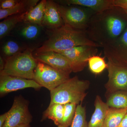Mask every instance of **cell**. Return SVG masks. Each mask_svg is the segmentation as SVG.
Wrapping results in <instances>:
<instances>
[{"instance_id": "obj_26", "label": "cell", "mask_w": 127, "mask_h": 127, "mask_svg": "<svg viewBox=\"0 0 127 127\" xmlns=\"http://www.w3.org/2000/svg\"><path fill=\"white\" fill-rule=\"evenodd\" d=\"M19 0H0V9H10L15 6Z\"/></svg>"}, {"instance_id": "obj_29", "label": "cell", "mask_w": 127, "mask_h": 127, "mask_svg": "<svg viewBox=\"0 0 127 127\" xmlns=\"http://www.w3.org/2000/svg\"><path fill=\"white\" fill-rule=\"evenodd\" d=\"M118 127H127V113L124 116Z\"/></svg>"}, {"instance_id": "obj_2", "label": "cell", "mask_w": 127, "mask_h": 127, "mask_svg": "<svg viewBox=\"0 0 127 127\" xmlns=\"http://www.w3.org/2000/svg\"><path fill=\"white\" fill-rule=\"evenodd\" d=\"M81 46L102 47L91 40L86 31L78 30L64 24L52 30L49 38L37 49L36 52L52 51L59 53Z\"/></svg>"}, {"instance_id": "obj_22", "label": "cell", "mask_w": 127, "mask_h": 127, "mask_svg": "<svg viewBox=\"0 0 127 127\" xmlns=\"http://www.w3.org/2000/svg\"><path fill=\"white\" fill-rule=\"evenodd\" d=\"M77 105L72 103L64 104L63 118L61 124L58 127H69L70 126L75 117Z\"/></svg>"}, {"instance_id": "obj_3", "label": "cell", "mask_w": 127, "mask_h": 127, "mask_svg": "<svg viewBox=\"0 0 127 127\" xmlns=\"http://www.w3.org/2000/svg\"><path fill=\"white\" fill-rule=\"evenodd\" d=\"M90 84L89 81L81 80L77 76L70 78L50 91V104L55 103L80 104L86 96V91Z\"/></svg>"}, {"instance_id": "obj_17", "label": "cell", "mask_w": 127, "mask_h": 127, "mask_svg": "<svg viewBox=\"0 0 127 127\" xmlns=\"http://www.w3.org/2000/svg\"><path fill=\"white\" fill-rule=\"evenodd\" d=\"M64 109V104L56 103L49 104L47 108L43 112L41 120L50 119L58 127L62 120Z\"/></svg>"}, {"instance_id": "obj_20", "label": "cell", "mask_w": 127, "mask_h": 127, "mask_svg": "<svg viewBox=\"0 0 127 127\" xmlns=\"http://www.w3.org/2000/svg\"><path fill=\"white\" fill-rule=\"evenodd\" d=\"M106 103L109 107L127 109V91H117L109 94Z\"/></svg>"}, {"instance_id": "obj_32", "label": "cell", "mask_w": 127, "mask_h": 127, "mask_svg": "<svg viewBox=\"0 0 127 127\" xmlns=\"http://www.w3.org/2000/svg\"><path fill=\"white\" fill-rule=\"evenodd\" d=\"M125 11L127 12V7H125V8H122Z\"/></svg>"}, {"instance_id": "obj_13", "label": "cell", "mask_w": 127, "mask_h": 127, "mask_svg": "<svg viewBox=\"0 0 127 127\" xmlns=\"http://www.w3.org/2000/svg\"><path fill=\"white\" fill-rule=\"evenodd\" d=\"M66 5H76L89 8L96 13H100L114 7L113 0H65L60 1Z\"/></svg>"}, {"instance_id": "obj_16", "label": "cell", "mask_w": 127, "mask_h": 127, "mask_svg": "<svg viewBox=\"0 0 127 127\" xmlns=\"http://www.w3.org/2000/svg\"><path fill=\"white\" fill-rule=\"evenodd\" d=\"M46 2V0H42L32 9L25 17L23 21L24 23L43 26L42 22Z\"/></svg>"}, {"instance_id": "obj_21", "label": "cell", "mask_w": 127, "mask_h": 127, "mask_svg": "<svg viewBox=\"0 0 127 127\" xmlns=\"http://www.w3.org/2000/svg\"><path fill=\"white\" fill-rule=\"evenodd\" d=\"M88 64L90 71L95 74H100L107 67L104 58L96 55L89 58Z\"/></svg>"}, {"instance_id": "obj_28", "label": "cell", "mask_w": 127, "mask_h": 127, "mask_svg": "<svg viewBox=\"0 0 127 127\" xmlns=\"http://www.w3.org/2000/svg\"><path fill=\"white\" fill-rule=\"evenodd\" d=\"M7 116H8V112L1 114L0 116V127H3L4 124L5 123L7 119Z\"/></svg>"}, {"instance_id": "obj_31", "label": "cell", "mask_w": 127, "mask_h": 127, "mask_svg": "<svg viewBox=\"0 0 127 127\" xmlns=\"http://www.w3.org/2000/svg\"><path fill=\"white\" fill-rule=\"evenodd\" d=\"M17 127H31V125L30 124H24V125H20Z\"/></svg>"}, {"instance_id": "obj_33", "label": "cell", "mask_w": 127, "mask_h": 127, "mask_svg": "<svg viewBox=\"0 0 127 127\" xmlns=\"http://www.w3.org/2000/svg\"><path fill=\"white\" fill-rule=\"evenodd\" d=\"M125 13H126V14H127V12L125 11Z\"/></svg>"}, {"instance_id": "obj_9", "label": "cell", "mask_w": 127, "mask_h": 127, "mask_svg": "<svg viewBox=\"0 0 127 127\" xmlns=\"http://www.w3.org/2000/svg\"><path fill=\"white\" fill-rule=\"evenodd\" d=\"M107 64L108 79L105 85L107 92L111 94L127 91V67L117 65L109 61Z\"/></svg>"}, {"instance_id": "obj_19", "label": "cell", "mask_w": 127, "mask_h": 127, "mask_svg": "<svg viewBox=\"0 0 127 127\" xmlns=\"http://www.w3.org/2000/svg\"><path fill=\"white\" fill-rule=\"evenodd\" d=\"M29 11L23 14H17L8 17L0 23V38L2 39L10 32L16 25L23 21Z\"/></svg>"}, {"instance_id": "obj_5", "label": "cell", "mask_w": 127, "mask_h": 127, "mask_svg": "<svg viewBox=\"0 0 127 127\" xmlns=\"http://www.w3.org/2000/svg\"><path fill=\"white\" fill-rule=\"evenodd\" d=\"M70 74L38 61L34 71V80L50 92L69 79Z\"/></svg>"}, {"instance_id": "obj_4", "label": "cell", "mask_w": 127, "mask_h": 127, "mask_svg": "<svg viewBox=\"0 0 127 127\" xmlns=\"http://www.w3.org/2000/svg\"><path fill=\"white\" fill-rule=\"evenodd\" d=\"M32 49L28 48L7 57L5 61L4 69L0 72V75L34 80V71L38 61L32 55Z\"/></svg>"}, {"instance_id": "obj_10", "label": "cell", "mask_w": 127, "mask_h": 127, "mask_svg": "<svg viewBox=\"0 0 127 127\" xmlns=\"http://www.w3.org/2000/svg\"><path fill=\"white\" fill-rule=\"evenodd\" d=\"M42 87L33 79H28L9 75H0V96L27 88L39 90Z\"/></svg>"}, {"instance_id": "obj_30", "label": "cell", "mask_w": 127, "mask_h": 127, "mask_svg": "<svg viewBox=\"0 0 127 127\" xmlns=\"http://www.w3.org/2000/svg\"><path fill=\"white\" fill-rule=\"evenodd\" d=\"M5 61L2 57H0V72L2 71L4 67Z\"/></svg>"}, {"instance_id": "obj_24", "label": "cell", "mask_w": 127, "mask_h": 127, "mask_svg": "<svg viewBox=\"0 0 127 127\" xmlns=\"http://www.w3.org/2000/svg\"><path fill=\"white\" fill-rule=\"evenodd\" d=\"M27 25L22 29L20 33L21 35L26 39L32 40L38 36L40 32V28L38 25L33 24Z\"/></svg>"}, {"instance_id": "obj_25", "label": "cell", "mask_w": 127, "mask_h": 127, "mask_svg": "<svg viewBox=\"0 0 127 127\" xmlns=\"http://www.w3.org/2000/svg\"><path fill=\"white\" fill-rule=\"evenodd\" d=\"M2 51L4 55L9 57L21 52V48L16 42L9 41L7 42L3 46Z\"/></svg>"}, {"instance_id": "obj_14", "label": "cell", "mask_w": 127, "mask_h": 127, "mask_svg": "<svg viewBox=\"0 0 127 127\" xmlns=\"http://www.w3.org/2000/svg\"><path fill=\"white\" fill-rule=\"evenodd\" d=\"M94 105L95 111L88 124V127H103L109 107L99 95L95 98Z\"/></svg>"}, {"instance_id": "obj_7", "label": "cell", "mask_w": 127, "mask_h": 127, "mask_svg": "<svg viewBox=\"0 0 127 127\" xmlns=\"http://www.w3.org/2000/svg\"><path fill=\"white\" fill-rule=\"evenodd\" d=\"M64 24L78 30L86 31L91 18L89 13L82 7L57 4Z\"/></svg>"}, {"instance_id": "obj_12", "label": "cell", "mask_w": 127, "mask_h": 127, "mask_svg": "<svg viewBox=\"0 0 127 127\" xmlns=\"http://www.w3.org/2000/svg\"><path fill=\"white\" fill-rule=\"evenodd\" d=\"M64 25L58 10L57 4L52 0H47L42 26L52 30Z\"/></svg>"}, {"instance_id": "obj_15", "label": "cell", "mask_w": 127, "mask_h": 127, "mask_svg": "<svg viewBox=\"0 0 127 127\" xmlns=\"http://www.w3.org/2000/svg\"><path fill=\"white\" fill-rule=\"evenodd\" d=\"M39 1V0H19L12 8L7 9H0V19L2 20L10 16L30 11L38 4Z\"/></svg>"}, {"instance_id": "obj_1", "label": "cell", "mask_w": 127, "mask_h": 127, "mask_svg": "<svg viewBox=\"0 0 127 127\" xmlns=\"http://www.w3.org/2000/svg\"><path fill=\"white\" fill-rule=\"evenodd\" d=\"M120 8L114 6L92 16L88 30L86 31L91 40L102 46L122 35L126 28V23L120 13Z\"/></svg>"}, {"instance_id": "obj_18", "label": "cell", "mask_w": 127, "mask_h": 127, "mask_svg": "<svg viewBox=\"0 0 127 127\" xmlns=\"http://www.w3.org/2000/svg\"><path fill=\"white\" fill-rule=\"evenodd\" d=\"M127 113V109L109 107L103 127H118Z\"/></svg>"}, {"instance_id": "obj_27", "label": "cell", "mask_w": 127, "mask_h": 127, "mask_svg": "<svg viewBox=\"0 0 127 127\" xmlns=\"http://www.w3.org/2000/svg\"><path fill=\"white\" fill-rule=\"evenodd\" d=\"M113 3L114 6L122 8L127 7V0H113Z\"/></svg>"}, {"instance_id": "obj_11", "label": "cell", "mask_w": 127, "mask_h": 127, "mask_svg": "<svg viewBox=\"0 0 127 127\" xmlns=\"http://www.w3.org/2000/svg\"><path fill=\"white\" fill-rule=\"evenodd\" d=\"M34 56L38 61L53 68L71 73L72 72L70 63L65 56L52 51L35 52Z\"/></svg>"}, {"instance_id": "obj_6", "label": "cell", "mask_w": 127, "mask_h": 127, "mask_svg": "<svg viewBox=\"0 0 127 127\" xmlns=\"http://www.w3.org/2000/svg\"><path fill=\"white\" fill-rule=\"evenodd\" d=\"M29 102L21 95L15 97L11 108L7 112V119L3 127H17L30 124L32 116L29 109Z\"/></svg>"}, {"instance_id": "obj_8", "label": "cell", "mask_w": 127, "mask_h": 127, "mask_svg": "<svg viewBox=\"0 0 127 127\" xmlns=\"http://www.w3.org/2000/svg\"><path fill=\"white\" fill-rule=\"evenodd\" d=\"M97 52V47L81 46L59 53L65 56L68 59L72 72L76 73L83 70L88 64L89 58L96 55Z\"/></svg>"}, {"instance_id": "obj_23", "label": "cell", "mask_w": 127, "mask_h": 127, "mask_svg": "<svg viewBox=\"0 0 127 127\" xmlns=\"http://www.w3.org/2000/svg\"><path fill=\"white\" fill-rule=\"evenodd\" d=\"M69 127H88L86 120V109L82 104L77 106L74 119Z\"/></svg>"}]
</instances>
